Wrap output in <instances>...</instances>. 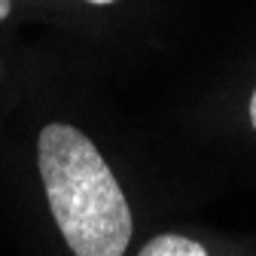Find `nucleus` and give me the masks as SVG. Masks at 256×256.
I'll return each mask as SVG.
<instances>
[{"label": "nucleus", "mask_w": 256, "mask_h": 256, "mask_svg": "<svg viewBox=\"0 0 256 256\" xmlns=\"http://www.w3.org/2000/svg\"><path fill=\"white\" fill-rule=\"evenodd\" d=\"M37 165L49 210L74 256H122L134 222L98 146L80 128L52 122L40 132Z\"/></svg>", "instance_id": "1"}, {"label": "nucleus", "mask_w": 256, "mask_h": 256, "mask_svg": "<svg viewBox=\"0 0 256 256\" xmlns=\"http://www.w3.org/2000/svg\"><path fill=\"white\" fill-rule=\"evenodd\" d=\"M10 10H12V4H10V0H0V22H4V18L10 16Z\"/></svg>", "instance_id": "3"}, {"label": "nucleus", "mask_w": 256, "mask_h": 256, "mask_svg": "<svg viewBox=\"0 0 256 256\" xmlns=\"http://www.w3.org/2000/svg\"><path fill=\"white\" fill-rule=\"evenodd\" d=\"M88 4H98V6H104V4H116V0H88Z\"/></svg>", "instance_id": "5"}, {"label": "nucleus", "mask_w": 256, "mask_h": 256, "mask_svg": "<svg viewBox=\"0 0 256 256\" xmlns=\"http://www.w3.org/2000/svg\"><path fill=\"white\" fill-rule=\"evenodd\" d=\"M250 122L256 128V92H253V98H250Z\"/></svg>", "instance_id": "4"}, {"label": "nucleus", "mask_w": 256, "mask_h": 256, "mask_svg": "<svg viewBox=\"0 0 256 256\" xmlns=\"http://www.w3.org/2000/svg\"><path fill=\"white\" fill-rule=\"evenodd\" d=\"M138 256H208V250L183 235H156L152 241L144 244Z\"/></svg>", "instance_id": "2"}]
</instances>
